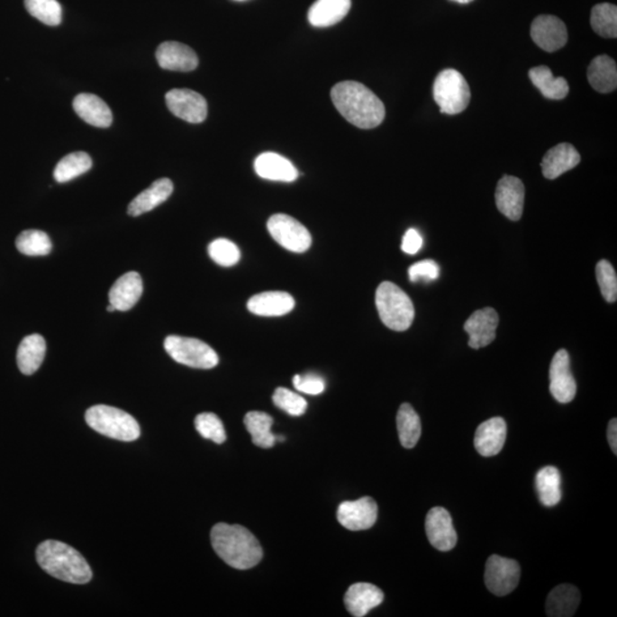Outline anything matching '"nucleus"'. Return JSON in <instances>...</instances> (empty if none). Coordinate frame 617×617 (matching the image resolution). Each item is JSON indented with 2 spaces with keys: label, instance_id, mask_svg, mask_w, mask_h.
Wrapping results in <instances>:
<instances>
[{
  "label": "nucleus",
  "instance_id": "nucleus-1",
  "mask_svg": "<svg viewBox=\"0 0 617 617\" xmlns=\"http://www.w3.org/2000/svg\"><path fill=\"white\" fill-rule=\"evenodd\" d=\"M331 97L338 112L358 129H376L385 121V104L363 84L357 82L336 84L331 88Z\"/></svg>",
  "mask_w": 617,
  "mask_h": 617
},
{
  "label": "nucleus",
  "instance_id": "nucleus-2",
  "mask_svg": "<svg viewBox=\"0 0 617 617\" xmlns=\"http://www.w3.org/2000/svg\"><path fill=\"white\" fill-rule=\"evenodd\" d=\"M211 541L216 555L236 569H250L261 561L263 550L257 538L245 527L220 522L213 527Z\"/></svg>",
  "mask_w": 617,
  "mask_h": 617
},
{
  "label": "nucleus",
  "instance_id": "nucleus-3",
  "mask_svg": "<svg viewBox=\"0 0 617 617\" xmlns=\"http://www.w3.org/2000/svg\"><path fill=\"white\" fill-rule=\"evenodd\" d=\"M36 557L41 567L58 580L74 585H86L92 580L86 559L66 543L48 540L37 548Z\"/></svg>",
  "mask_w": 617,
  "mask_h": 617
},
{
  "label": "nucleus",
  "instance_id": "nucleus-4",
  "mask_svg": "<svg viewBox=\"0 0 617 617\" xmlns=\"http://www.w3.org/2000/svg\"><path fill=\"white\" fill-rule=\"evenodd\" d=\"M376 304L383 323L388 329L404 331L410 329L415 317L411 297L391 282H383L377 287Z\"/></svg>",
  "mask_w": 617,
  "mask_h": 617
},
{
  "label": "nucleus",
  "instance_id": "nucleus-5",
  "mask_svg": "<svg viewBox=\"0 0 617 617\" xmlns=\"http://www.w3.org/2000/svg\"><path fill=\"white\" fill-rule=\"evenodd\" d=\"M85 420L95 431L112 440L134 441L141 435L138 421L116 407L93 406L88 408Z\"/></svg>",
  "mask_w": 617,
  "mask_h": 617
},
{
  "label": "nucleus",
  "instance_id": "nucleus-6",
  "mask_svg": "<svg viewBox=\"0 0 617 617\" xmlns=\"http://www.w3.org/2000/svg\"><path fill=\"white\" fill-rule=\"evenodd\" d=\"M433 97L440 105L441 113H461L470 104L469 84L458 71L445 69L437 76L433 84Z\"/></svg>",
  "mask_w": 617,
  "mask_h": 617
},
{
  "label": "nucleus",
  "instance_id": "nucleus-7",
  "mask_svg": "<svg viewBox=\"0 0 617 617\" xmlns=\"http://www.w3.org/2000/svg\"><path fill=\"white\" fill-rule=\"evenodd\" d=\"M164 347L177 363L189 367L211 369L219 364L218 353L198 339L171 335L166 338Z\"/></svg>",
  "mask_w": 617,
  "mask_h": 617
},
{
  "label": "nucleus",
  "instance_id": "nucleus-8",
  "mask_svg": "<svg viewBox=\"0 0 617 617\" xmlns=\"http://www.w3.org/2000/svg\"><path fill=\"white\" fill-rule=\"evenodd\" d=\"M268 230L274 240L284 249L295 253H304L312 246L309 230L299 221L286 214L272 215Z\"/></svg>",
  "mask_w": 617,
  "mask_h": 617
},
{
  "label": "nucleus",
  "instance_id": "nucleus-9",
  "mask_svg": "<svg viewBox=\"0 0 617 617\" xmlns=\"http://www.w3.org/2000/svg\"><path fill=\"white\" fill-rule=\"evenodd\" d=\"M521 581V566L516 560L497 555L489 557L485 569V585L492 594L504 597L512 594Z\"/></svg>",
  "mask_w": 617,
  "mask_h": 617
},
{
  "label": "nucleus",
  "instance_id": "nucleus-10",
  "mask_svg": "<svg viewBox=\"0 0 617 617\" xmlns=\"http://www.w3.org/2000/svg\"><path fill=\"white\" fill-rule=\"evenodd\" d=\"M166 104L174 116L191 123H199L207 117V102L199 93L188 88H176L166 95Z\"/></svg>",
  "mask_w": 617,
  "mask_h": 617
},
{
  "label": "nucleus",
  "instance_id": "nucleus-11",
  "mask_svg": "<svg viewBox=\"0 0 617 617\" xmlns=\"http://www.w3.org/2000/svg\"><path fill=\"white\" fill-rule=\"evenodd\" d=\"M338 521L349 531L369 530L377 521V502L368 496L342 502L338 509Z\"/></svg>",
  "mask_w": 617,
  "mask_h": 617
},
{
  "label": "nucleus",
  "instance_id": "nucleus-12",
  "mask_svg": "<svg viewBox=\"0 0 617 617\" xmlns=\"http://www.w3.org/2000/svg\"><path fill=\"white\" fill-rule=\"evenodd\" d=\"M576 381L570 369L568 352L565 349L557 351L550 366V393L557 402L567 404L576 395Z\"/></svg>",
  "mask_w": 617,
  "mask_h": 617
},
{
  "label": "nucleus",
  "instance_id": "nucleus-13",
  "mask_svg": "<svg viewBox=\"0 0 617 617\" xmlns=\"http://www.w3.org/2000/svg\"><path fill=\"white\" fill-rule=\"evenodd\" d=\"M531 36L540 49L550 53L563 49L568 41L565 23L553 15L538 16L531 23Z\"/></svg>",
  "mask_w": 617,
  "mask_h": 617
},
{
  "label": "nucleus",
  "instance_id": "nucleus-14",
  "mask_svg": "<svg viewBox=\"0 0 617 617\" xmlns=\"http://www.w3.org/2000/svg\"><path fill=\"white\" fill-rule=\"evenodd\" d=\"M425 531H427L429 542L437 550L450 551L457 546L458 534L454 529L452 517L441 506H436L428 513L425 519Z\"/></svg>",
  "mask_w": 617,
  "mask_h": 617
},
{
  "label": "nucleus",
  "instance_id": "nucleus-15",
  "mask_svg": "<svg viewBox=\"0 0 617 617\" xmlns=\"http://www.w3.org/2000/svg\"><path fill=\"white\" fill-rule=\"evenodd\" d=\"M496 206L499 211L512 221L521 220L525 202V186L521 178L504 176L497 183L495 193Z\"/></svg>",
  "mask_w": 617,
  "mask_h": 617
},
{
  "label": "nucleus",
  "instance_id": "nucleus-16",
  "mask_svg": "<svg viewBox=\"0 0 617 617\" xmlns=\"http://www.w3.org/2000/svg\"><path fill=\"white\" fill-rule=\"evenodd\" d=\"M499 314L493 308L476 310L465 323V331L470 336L469 347L478 350L489 346L496 338Z\"/></svg>",
  "mask_w": 617,
  "mask_h": 617
},
{
  "label": "nucleus",
  "instance_id": "nucleus-17",
  "mask_svg": "<svg viewBox=\"0 0 617 617\" xmlns=\"http://www.w3.org/2000/svg\"><path fill=\"white\" fill-rule=\"evenodd\" d=\"M159 65L165 70L188 72L198 67V57L189 46L177 41H165L156 52Z\"/></svg>",
  "mask_w": 617,
  "mask_h": 617
},
{
  "label": "nucleus",
  "instance_id": "nucleus-18",
  "mask_svg": "<svg viewBox=\"0 0 617 617\" xmlns=\"http://www.w3.org/2000/svg\"><path fill=\"white\" fill-rule=\"evenodd\" d=\"M143 295L141 276L135 271L127 272L118 278L109 292V302L119 312H129Z\"/></svg>",
  "mask_w": 617,
  "mask_h": 617
},
{
  "label": "nucleus",
  "instance_id": "nucleus-19",
  "mask_svg": "<svg viewBox=\"0 0 617 617\" xmlns=\"http://www.w3.org/2000/svg\"><path fill=\"white\" fill-rule=\"evenodd\" d=\"M383 600H385V594L370 583H356L344 595L347 610L355 617L367 615L370 610L380 606Z\"/></svg>",
  "mask_w": 617,
  "mask_h": 617
},
{
  "label": "nucleus",
  "instance_id": "nucleus-20",
  "mask_svg": "<svg viewBox=\"0 0 617 617\" xmlns=\"http://www.w3.org/2000/svg\"><path fill=\"white\" fill-rule=\"evenodd\" d=\"M506 440V423L502 418L485 421L476 430L475 447L476 452L485 458L494 457L501 452Z\"/></svg>",
  "mask_w": 617,
  "mask_h": 617
},
{
  "label": "nucleus",
  "instance_id": "nucleus-21",
  "mask_svg": "<svg viewBox=\"0 0 617 617\" xmlns=\"http://www.w3.org/2000/svg\"><path fill=\"white\" fill-rule=\"evenodd\" d=\"M581 156L572 144L560 143L553 147L543 157L541 168L544 177L548 180L563 176L580 164Z\"/></svg>",
  "mask_w": 617,
  "mask_h": 617
},
{
  "label": "nucleus",
  "instance_id": "nucleus-22",
  "mask_svg": "<svg viewBox=\"0 0 617 617\" xmlns=\"http://www.w3.org/2000/svg\"><path fill=\"white\" fill-rule=\"evenodd\" d=\"M255 172L266 180L277 182H295L299 172L291 160L275 152L261 153L255 159Z\"/></svg>",
  "mask_w": 617,
  "mask_h": 617
},
{
  "label": "nucleus",
  "instance_id": "nucleus-23",
  "mask_svg": "<svg viewBox=\"0 0 617 617\" xmlns=\"http://www.w3.org/2000/svg\"><path fill=\"white\" fill-rule=\"evenodd\" d=\"M295 301L286 292H265L249 300L250 312L262 317L285 316L295 309Z\"/></svg>",
  "mask_w": 617,
  "mask_h": 617
},
{
  "label": "nucleus",
  "instance_id": "nucleus-24",
  "mask_svg": "<svg viewBox=\"0 0 617 617\" xmlns=\"http://www.w3.org/2000/svg\"><path fill=\"white\" fill-rule=\"evenodd\" d=\"M74 109L77 114L89 125L106 129L113 123V113L108 104L95 95H77L74 100Z\"/></svg>",
  "mask_w": 617,
  "mask_h": 617
},
{
  "label": "nucleus",
  "instance_id": "nucleus-25",
  "mask_svg": "<svg viewBox=\"0 0 617 617\" xmlns=\"http://www.w3.org/2000/svg\"><path fill=\"white\" fill-rule=\"evenodd\" d=\"M173 190V182L169 178H159L132 200L127 213L131 216H139L155 210L157 206L171 197Z\"/></svg>",
  "mask_w": 617,
  "mask_h": 617
},
{
  "label": "nucleus",
  "instance_id": "nucleus-26",
  "mask_svg": "<svg viewBox=\"0 0 617 617\" xmlns=\"http://www.w3.org/2000/svg\"><path fill=\"white\" fill-rule=\"evenodd\" d=\"M351 0H317L308 12L310 24L316 28L331 27L348 15Z\"/></svg>",
  "mask_w": 617,
  "mask_h": 617
},
{
  "label": "nucleus",
  "instance_id": "nucleus-27",
  "mask_svg": "<svg viewBox=\"0 0 617 617\" xmlns=\"http://www.w3.org/2000/svg\"><path fill=\"white\" fill-rule=\"evenodd\" d=\"M581 603L580 591L572 585L556 586L548 595L547 615L550 617H570L576 614Z\"/></svg>",
  "mask_w": 617,
  "mask_h": 617
},
{
  "label": "nucleus",
  "instance_id": "nucleus-28",
  "mask_svg": "<svg viewBox=\"0 0 617 617\" xmlns=\"http://www.w3.org/2000/svg\"><path fill=\"white\" fill-rule=\"evenodd\" d=\"M46 355L45 339L40 334L28 335L18 349L16 361L24 376H32L40 369Z\"/></svg>",
  "mask_w": 617,
  "mask_h": 617
},
{
  "label": "nucleus",
  "instance_id": "nucleus-29",
  "mask_svg": "<svg viewBox=\"0 0 617 617\" xmlns=\"http://www.w3.org/2000/svg\"><path fill=\"white\" fill-rule=\"evenodd\" d=\"M591 86L599 93H611L617 86V68L614 59L607 55L594 58L588 68Z\"/></svg>",
  "mask_w": 617,
  "mask_h": 617
},
{
  "label": "nucleus",
  "instance_id": "nucleus-30",
  "mask_svg": "<svg viewBox=\"0 0 617 617\" xmlns=\"http://www.w3.org/2000/svg\"><path fill=\"white\" fill-rule=\"evenodd\" d=\"M529 75L531 82L547 99L563 100L568 95V83L566 82L564 77L553 76L550 68L546 66L531 68Z\"/></svg>",
  "mask_w": 617,
  "mask_h": 617
},
{
  "label": "nucleus",
  "instance_id": "nucleus-31",
  "mask_svg": "<svg viewBox=\"0 0 617 617\" xmlns=\"http://www.w3.org/2000/svg\"><path fill=\"white\" fill-rule=\"evenodd\" d=\"M244 424L247 431L252 436L253 444L261 447V449H271L278 440V437L271 432L274 419L265 412L247 413Z\"/></svg>",
  "mask_w": 617,
  "mask_h": 617
},
{
  "label": "nucleus",
  "instance_id": "nucleus-32",
  "mask_svg": "<svg viewBox=\"0 0 617 617\" xmlns=\"http://www.w3.org/2000/svg\"><path fill=\"white\" fill-rule=\"evenodd\" d=\"M397 429L400 444L405 449H414L422 433L420 416L410 404H403L397 414Z\"/></svg>",
  "mask_w": 617,
  "mask_h": 617
},
{
  "label": "nucleus",
  "instance_id": "nucleus-33",
  "mask_svg": "<svg viewBox=\"0 0 617 617\" xmlns=\"http://www.w3.org/2000/svg\"><path fill=\"white\" fill-rule=\"evenodd\" d=\"M536 489L543 505L555 506L561 500V476L555 467H546L536 475Z\"/></svg>",
  "mask_w": 617,
  "mask_h": 617
},
{
  "label": "nucleus",
  "instance_id": "nucleus-34",
  "mask_svg": "<svg viewBox=\"0 0 617 617\" xmlns=\"http://www.w3.org/2000/svg\"><path fill=\"white\" fill-rule=\"evenodd\" d=\"M92 159L84 151L69 153L59 161L54 169V178L59 183H66L83 176L92 168Z\"/></svg>",
  "mask_w": 617,
  "mask_h": 617
},
{
  "label": "nucleus",
  "instance_id": "nucleus-35",
  "mask_svg": "<svg viewBox=\"0 0 617 617\" xmlns=\"http://www.w3.org/2000/svg\"><path fill=\"white\" fill-rule=\"evenodd\" d=\"M16 249L28 257H45L52 252L53 245L48 233L41 230H25L16 240Z\"/></svg>",
  "mask_w": 617,
  "mask_h": 617
},
{
  "label": "nucleus",
  "instance_id": "nucleus-36",
  "mask_svg": "<svg viewBox=\"0 0 617 617\" xmlns=\"http://www.w3.org/2000/svg\"><path fill=\"white\" fill-rule=\"evenodd\" d=\"M591 27L603 38L617 37V7L610 3L598 4L591 11Z\"/></svg>",
  "mask_w": 617,
  "mask_h": 617
},
{
  "label": "nucleus",
  "instance_id": "nucleus-37",
  "mask_svg": "<svg viewBox=\"0 0 617 617\" xmlns=\"http://www.w3.org/2000/svg\"><path fill=\"white\" fill-rule=\"evenodd\" d=\"M29 14L48 25H59L62 21V7L58 0H24Z\"/></svg>",
  "mask_w": 617,
  "mask_h": 617
},
{
  "label": "nucleus",
  "instance_id": "nucleus-38",
  "mask_svg": "<svg viewBox=\"0 0 617 617\" xmlns=\"http://www.w3.org/2000/svg\"><path fill=\"white\" fill-rule=\"evenodd\" d=\"M195 425L199 435L205 440L214 441L215 444H223L227 440V433H225L222 421L213 413L199 414L195 420Z\"/></svg>",
  "mask_w": 617,
  "mask_h": 617
},
{
  "label": "nucleus",
  "instance_id": "nucleus-39",
  "mask_svg": "<svg viewBox=\"0 0 617 617\" xmlns=\"http://www.w3.org/2000/svg\"><path fill=\"white\" fill-rule=\"evenodd\" d=\"M208 254L213 261L222 267L235 266L240 259V250L235 242L224 238L212 241L208 246Z\"/></svg>",
  "mask_w": 617,
  "mask_h": 617
},
{
  "label": "nucleus",
  "instance_id": "nucleus-40",
  "mask_svg": "<svg viewBox=\"0 0 617 617\" xmlns=\"http://www.w3.org/2000/svg\"><path fill=\"white\" fill-rule=\"evenodd\" d=\"M595 275L603 299L614 304L617 299V276L614 268L607 259H602L595 267Z\"/></svg>",
  "mask_w": 617,
  "mask_h": 617
},
{
  "label": "nucleus",
  "instance_id": "nucleus-41",
  "mask_svg": "<svg viewBox=\"0 0 617 617\" xmlns=\"http://www.w3.org/2000/svg\"><path fill=\"white\" fill-rule=\"evenodd\" d=\"M272 400L277 407L292 416L304 415L308 408V403L302 395L286 388L276 389Z\"/></svg>",
  "mask_w": 617,
  "mask_h": 617
},
{
  "label": "nucleus",
  "instance_id": "nucleus-42",
  "mask_svg": "<svg viewBox=\"0 0 617 617\" xmlns=\"http://www.w3.org/2000/svg\"><path fill=\"white\" fill-rule=\"evenodd\" d=\"M440 266L437 265L433 259H424V261L416 262L408 269V276H410L411 282L416 283L419 280H425V282H432L440 277Z\"/></svg>",
  "mask_w": 617,
  "mask_h": 617
},
{
  "label": "nucleus",
  "instance_id": "nucleus-43",
  "mask_svg": "<svg viewBox=\"0 0 617 617\" xmlns=\"http://www.w3.org/2000/svg\"><path fill=\"white\" fill-rule=\"evenodd\" d=\"M293 385L300 393L312 395H321L326 388L323 378L316 374H306L304 377L295 376L293 378Z\"/></svg>",
  "mask_w": 617,
  "mask_h": 617
},
{
  "label": "nucleus",
  "instance_id": "nucleus-44",
  "mask_svg": "<svg viewBox=\"0 0 617 617\" xmlns=\"http://www.w3.org/2000/svg\"><path fill=\"white\" fill-rule=\"evenodd\" d=\"M423 238L416 229H408L404 235L402 241V250L404 253L415 255L422 249Z\"/></svg>",
  "mask_w": 617,
  "mask_h": 617
},
{
  "label": "nucleus",
  "instance_id": "nucleus-45",
  "mask_svg": "<svg viewBox=\"0 0 617 617\" xmlns=\"http://www.w3.org/2000/svg\"><path fill=\"white\" fill-rule=\"evenodd\" d=\"M608 442H610L612 453L617 454V420H611L607 431Z\"/></svg>",
  "mask_w": 617,
  "mask_h": 617
},
{
  "label": "nucleus",
  "instance_id": "nucleus-46",
  "mask_svg": "<svg viewBox=\"0 0 617 617\" xmlns=\"http://www.w3.org/2000/svg\"><path fill=\"white\" fill-rule=\"evenodd\" d=\"M452 2L458 4H469L471 2H474V0H452Z\"/></svg>",
  "mask_w": 617,
  "mask_h": 617
},
{
  "label": "nucleus",
  "instance_id": "nucleus-47",
  "mask_svg": "<svg viewBox=\"0 0 617 617\" xmlns=\"http://www.w3.org/2000/svg\"><path fill=\"white\" fill-rule=\"evenodd\" d=\"M106 310H108L109 313L116 312V308H114L113 304H109L108 309Z\"/></svg>",
  "mask_w": 617,
  "mask_h": 617
},
{
  "label": "nucleus",
  "instance_id": "nucleus-48",
  "mask_svg": "<svg viewBox=\"0 0 617 617\" xmlns=\"http://www.w3.org/2000/svg\"><path fill=\"white\" fill-rule=\"evenodd\" d=\"M237 2H244V0H237Z\"/></svg>",
  "mask_w": 617,
  "mask_h": 617
}]
</instances>
